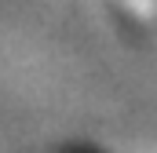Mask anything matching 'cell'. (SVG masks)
<instances>
[{"instance_id": "cell-1", "label": "cell", "mask_w": 157, "mask_h": 153, "mask_svg": "<svg viewBox=\"0 0 157 153\" xmlns=\"http://www.w3.org/2000/svg\"><path fill=\"white\" fill-rule=\"evenodd\" d=\"M113 11L121 22H128L135 29L157 26V0H113Z\"/></svg>"}, {"instance_id": "cell-2", "label": "cell", "mask_w": 157, "mask_h": 153, "mask_svg": "<svg viewBox=\"0 0 157 153\" xmlns=\"http://www.w3.org/2000/svg\"><path fill=\"white\" fill-rule=\"evenodd\" d=\"M62 153H99V150H91V146H70V150H62Z\"/></svg>"}, {"instance_id": "cell-3", "label": "cell", "mask_w": 157, "mask_h": 153, "mask_svg": "<svg viewBox=\"0 0 157 153\" xmlns=\"http://www.w3.org/2000/svg\"><path fill=\"white\" fill-rule=\"evenodd\" d=\"M59 153H62V150H59Z\"/></svg>"}]
</instances>
